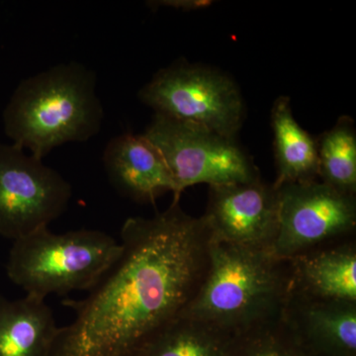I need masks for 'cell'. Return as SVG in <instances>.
Returning <instances> with one entry per match:
<instances>
[{
  "mask_svg": "<svg viewBox=\"0 0 356 356\" xmlns=\"http://www.w3.org/2000/svg\"><path fill=\"white\" fill-rule=\"evenodd\" d=\"M290 292V261L271 250L211 241L205 278L180 316L236 336L281 317Z\"/></svg>",
  "mask_w": 356,
  "mask_h": 356,
  "instance_id": "obj_2",
  "label": "cell"
},
{
  "mask_svg": "<svg viewBox=\"0 0 356 356\" xmlns=\"http://www.w3.org/2000/svg\"><path fill=\"white\" fill-rule=\"evenodd\" d=\"M72 197V185L43 159L0 144V236L14 242L48 228Z\"/></svg>",
  "mask_w": 356,
  "mask_h": 356,
  "instance_id": "obj_7",
  "label": "cell"
},
{
  "mask_svg": "<svg viewBox=\"0 0 356 356\" xmlns=\"http://www.w3.org/2000/svg\"><path fill=\"white\" fill-rule=\"evenodd\" d=\"M122 245L98 229L53 233L48 228L14 241L6 273L26 295L44 300L51 294L90 291L120 257Z\"/></svg>",
  "mask_w": 356,
  "mask_h": 356,
  "instance_id": "obj_4",
  "label": "cell"
},
{
  "mask_svg": "<svg viewBox=\"0 0 356 356\" xmlns=\"http://www.w3.org/2000/svg\"><path fill=\"white\" fill-rule=\"evenodd\" d=\"M143 136L170 170L175 184L173 199H180L185 189L196 184L220 186L261 177L235 139L203 126L154 114Z\"/></svg>",
  "mask_w": 356,
  "mask_h": 356,
  "instance_id": "obj_5",
  "label": "cell"
},
{
  "mask_svg": "<svg viewBox=\"0 0 356 356\" xmlns=\"http://www.w3.org/2000/svg\"><path fill=\"white\" fill-rule=\"evenodd\" d=\"M282 316L312 356H356V303L290 292Z\"/></svg>",
  "mask_w": 356,
  "mask_h": 356,
  "instance_id": "obj_10",
  "label": "cell"
},
{
  "mask_svg": "<svg viewBox=\"0 0 356 356\" xmlns=\"http://www.w3.org/2000/svg\"><path fill=\"white\" fill-rule=\"evenodd\" d=\"M96 83L95 72L74 60L28 77L4 109V132L40 159L67 143L86 142L104 119Z\"/></svg>",
  "mask_w": 356,
  "mask_h": 356,
  "instance_id": "obj_3",
  "label": "cell"
},
{
  "mask_svg": "<svg viewBox=\"0 0 356 356\" xmlns=\"http://www.w3.org/2000/svg\"><path fill=\"white\" fill-rule=\"evenodd\" d=\"M275 154L274 186L318 179L317 140L293 116L288 96H280L271 109Z\"/></svg>",
  "mask_w": 356,
  "mask_h": 356,
  "instance_id": "obj_14",
  "label": "cell"
},
{
  "mask_svg": "<svg viewBox=\"0 0 356 356\" xmlns=\"http://www.w3.org/2000/svg\"><path fill=\"white\" fill-rule=\"evenodd\" d=\"M103 165L109 181L124 197L137 203H154L175 184L163 156L143 135L131 133L110 140Z\"/></svg>",
  "mask_w": 356,
  "mask_h": 356,
  "instance_id": "obj_11",
  "label": "cell"
},
{
  "mask_svg": "<svg viewBox=\"0 0 356 356\" xmlns=\"http://www.w3.org/2000/svg\"><path fill=\"white\" fill-rule=\"evenodd\" d=\"M317 140L318 179L344 193L356 194V132L343 116Z\"/></svg>",
  "mask_w": 356,
  "mask_h": 356,
  "instance_id": "obj_16",
  "label": "cell"
},
{
  "mask_svg": "<svg viewBox=\"0 0 356 356\" xmlns=\"http://www.w3.org/2000/svg\"><path fill=\"white\" fill-rule=\"evenodd\" d=\"M234 337L201 321L179 316L133 356H227Z\"/></svg>",
  "mask_w": 356,
  "mask_h": 356,
  "instance_id": "obj_15",
  "label": "cell"
},
{
  "mask_svg": "<svg viewBox=\"0 0 356 356\" xmlns=\"http://www.w3.org/2000/svg\"><path fill=\"white\" fill-rule=\"evenodd\" d=\"M203 217L215 242L271 250L280 226L277 188L261 177L211 186Z\"/></svg>",
  "mask_w": 356,
  "mask_h": 356,
  "instance_id": "obj_9",
  "label": "cell"
},
{
  "mask_svg": "<svg viewBox=\"0 0 356 356\" xmlns=\"http://www.w3.org/2000/svg\"><path fill=\"white\" fill-rule=\"evenodd\" d=\"M290 266L292 294L356 303V245L351 238L298 255Z\"/></svg>",
  "mask_w": 356,
  "mask_h": 356,
  "instance_id": "obj_12",
  "label": "cell"
},
{
  "mask_svg": "<svg viewBox=\"0 0 356 356\" xmlns=\"http://www.w3.org/2000/svg\"><path fill=\"white\" fill-rule=\"evenodd\" d=\"M122 252L86 298L63 302L76 318L60 327L50 356H133L179 317L202 284L212 235L179 199L154 217H130Z\"/></svg>",
  "mask_w": 356,
  "mask_h": 356,
  "instance_id": "obj_1",
  "label": "cell"
},
{
  "mask_svg": "<svg viewBox=\"0 0 356 356\" xmlns=\"http://www.w3.org/2000/svg\"><path fill=\"white\" fill-rule=\"evenodd\" d=\"M58 329L44 300L0 295V356H50Z\"/></svg>",
  "mask_w": 356,
  "mask_h": 356,
  "instance_id": "obj_13",
  "label": "cell"
},
{
  "mask_svg": "<svg viewBox=\"0 0 356 356\" xmlns=\"http://www.w3.org/2000/svg\"><path fill=\"white\" fill-rule=\"evenodd\" d=\"M227 356H312L283 316L234 337Z\"/></svg>",
  "mask_w": 356,
  "mask_h": 356,
  "instance_id": "obj_17",
  "label": "cell"
},
{
  "mask_svg": "<svg viewBox=\"0 0 356 356\" xmlns=\"http://www.w3.org/2000/svg\"><path fill=\"white\" fill-rule=\"evenodd\" d=\"M213 3L214 1L212 0H154V1L146 2L147 6L153 10H156L161 7H166V8L184 11V13L208 8L213 6Z\"/></svg>",
  "mask_w": 356,
  "mask_h": 356,
  "instance_id": "obj_18",
  "label": "cell"
},
{
  "mask_svg": "<svg viewBox=\"0 0 356 356\" xmlns=\"http://www.w3.org/2000/svg\"><path fill=\"white\" fill-rule=\"evenodd\" d=\"M277 191L280 226L271 250L278 259L290 261L316 248L350 240L355 233V195L320 179L281 185Z\"/></svg>",
  "mask_w": 356,
  "mask_h": 356,
  "instance_id": "obj_8",
  "label": "cell"
},
{
  "mask_svg": "<svg viewBox=\"0 0 356 356\" xmlns=\"http://www.w3.org/2000/svg\"><path fill=\"white\" fill-rule=\"evenodd\" d=\"M140 102L161 114L235 139L245 119L235 81L210 67L177 62L159 70L139 91Z\"/></svg>",
  "mask_w": 356,
  "mask_h": 356,
  "instance_id": "obj_6",
  "label": "cell"
}]
</instances>
